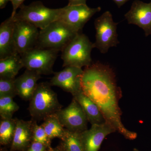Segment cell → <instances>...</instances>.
Here are the masks:
<instances>
[{
	"label": "cell",
	"mask_w": 151,
	"mask_h": 151,
	"mask_svg": "<svg viewBox=\"0 0 151 151\" xmlns=\"http://www.w3.org/2000/svg\"><path fill=\"white\" fill-rule=\"evenodd\" d=\"M50 82H41L29 100V112L33 121L44 120L56 114L63 106L59 103L56 93L52 89Z\"/></svg>",
	"instance_id": "obj_2"
},
{
	"label": "cell",
	"mask_w": 151,
	"mask_h": 151,
	"mask_svg": "<svg viewBox=\"0 0 151 151\" xmlns=\"http://www.w3.org/2000/svg\"><path fill=\"white\" fill-rule=\"evenodd\" d=\"M69 5H76L79 4H86V0H68Z\"/></svg>",
	"instance_id": "obj_27"
},
{
	"label": "cell",
	"mask_w": 151,
	"mask_h": 151,
	"mask_svg": "<svg viewBox=\"0 0 151 151\" xmlns=\"http://www.w3.org/2000/svg\"><path fill=\"white\" fill-rule=\"evenodd\" d=\"M84 111L91 125L100 124L106 122L103 113L96 103L83 92V90L73 95Z\"/></svg>",
	"instance_id": "obj_17"
},
{
	"label": "cell",
	"mask_w": 151,
	"mask_h": 151,
	"mask_svg": "<svg viewBox=\"0 0 151 151\" xmlns=\"http://www.w3.org/2000/svg\"><path fill=\"white\" fill-rule=\"evenodd\" d=\"M79 32L64 22L58 20L45 28L40 30L36 47L62 51Z\"/></svg>",
	"instance_id": "obj_3"
},
{
	"label": "cell",
	"mask_w": 151,
	"mask_h": 151,
	"mask_svg": "<svg viewBox=\"0 0 151 151\" xmlns=\"http://www.w3.org/2000/svg\"><path fill=\"white\" fill-rule=\"evenodd\" d=\"M25 0H11L13 6V11L11 16L14 17L17 13V10L23 4Z\"/></svg>",
	"instance_id": "obj_26"
},
{
	"label": "cell",
	"mask_w": 151,
	"mask_h": 151,
	"mask_svg": "<svg viewBox=\"0 0 151 151\" xmlns=\"http://www.w3.org/2000/svg\"><path fill=\"white\" fill-rule=\"evenodd\" d=\"M41 78L40 73L26 69L24 73L15 79L18 95L24 101H29L37 87V81Z\"/></svg>",
	"instance_id": "obj_16"
},
{
	"label": "cell",
	"mask_w": 151,
	"mask_h": 151,
	"mask_svg": "<svg viewBox=\"0 0 151 151\" xmlns=\"http://www.w3.org/2000/svg\"><path fill=\"white\" fill-rule=\"evenodd\" d=\"M1 151H6V150L5 149H1Z\"/></svg>",
	"instance_id": "obj_31"
},
{
	"label": "cell",
	"mask_w": 151,
	"mask_h": 151,
	"mask_svg": "<svg viewBox=\"0 0 151 151\" xmlns=\"http://www.w3.org/2000/svg\"><path fill=\"white\" fill-rule=\"evenodd\" d=\"M101 10L100 7L91 8L86 4H68L62 8L59 20L67 24L78 32H81L86 23Z\"/></svg>",
	"instance_id": "obj_9"
},
{
	"label": "cell",
	"mask_w": 151,
	"mask_h": 151,
	"mask_svg": "<svg viewBox=\"0 0 151 151\" xmlns=\"http://www.w3.org/2000/svg\"><path fill=\"white\" fill-rule=\"evenodd\" d=\"M59 145L63 151H85L81 133L72 132L65 129Z\"/></svg>",
	"instance_id": "obj_19"
},
{
	"label": "cell",
	"mask_w": 151,
	"mask_h": 151,
	"mask_svg": "<svg viewBox=\"0 0 151 151\" xmlns=\"http://www.w3.org/2000/svg\"><path fill=\"white\" fill-rule=\"evenodd\" d=\"M55 114L66 129L78 133L88 129L87 117L81 105L74 98L67 107L62 108Z\"/></svg>",
	"instance_id": "obj_8"
},
{
	"label": "cell",
	"mask_w": 151,
	"mask_h": 151,
	"mask_svg": "<svg viewBox=\"0 0 151 151\" xmlns=\"http://www.w3.org/2000/svg\"><path fill=\"white\" fill-rule=\"evenodd\" d=\"M133 151H139L137 149L135 148V149H134V150H133Z\"/></svg>",
	"instance_id": "obj_32"
},
{
	"label": "cell",
	"mask_w": 151,
	"mask_h": 151,
	"mask_svg": "<svg viewBox=\"0 0 151 151\" xmlns=\"http://www.w3.org/2000/svg\"><path fill=\"white\" fill-rule=\"evenodd\" d=\"M96 30L94 48H97L103 54L108 52L111 47H116L119 43L117 32L118 23L113 21V16L106 11L94 21Z\"/></svg>",
	"instance_id": "obj_6"
},
{
	"label": "cell",
	"mask_w": 151,
	"mask_h": 151,
	"mask_svg": "<svg viewBox=\"0 0 151 151\" xmlns=\"http://www.w3.org/2000/svg\"><path fill=\"white\" fill-rule=\"evenodd\" d=\"M50 148L42 143L32 142L29 147L24 151H48Z\"/></svg>",
	"instance_id": "obj_25"
},
{
	"label": "cell",
	"mask_w": 151,
	"mask_h": 151,
	"mask_svg": "<svg viewBox=\"0 0 151 151\" xmlns=\"http://www.w3.org/2000/svg\"><path fill=\"white\" fill-rule=\"evenodd\" d=\"M32 142H37L43 144L48 147H51V140L47 135L44 129L41 125H38L37 122L33 121L32 126Z\"/></svg>",
	"instance_id": "obj_24"
},
{
	"label": "cell",
	"mask_w": 151,
	"mask_h": 151,
	"mask_svg": "<svg viewBox=\"0 0 151 151\" xmlns=\"http://www.w3.org/2000/svg\"><path fill=\"white\" fill-rule=\"evenodd\" d=\"M16 126V119H1L0 144L7 145L12 143Z\"/></svg>",
	"instance_id": "obj_21"
},
{
	"label": "cell",
	"mask_w": 151,
	"mask_h": 151,
	"mask_svg": "<svg viewBox=\"0 0 151 151\" xmlns=\"http://www.w3.org/2000/svg\"><path fill=\"white\" fill-rule=\"evenodd\" d=\"M84 70L81 68L68 66L54 73L50 83L52 86L59 87L72 96L82 91L81 80Z\"/></svg>",
	"instance_id": "obj_10"
},
{
	"label": "cell",
	"mask_w": 151,
	"mask_h": 151,
	"mask_svg": "<svg viewBox=\"0 0 151 151\" xmlns=\"http://www.w3.org/2000/svg\"><path fill=\"white\" fill-rule=\"evenodd\" d=\"M116 132L112 126L106 122L92 125L89 129L81 133L85 151H98L105 137Z\"/></svg>",
	"instance_id": "obj_13"
},
{
	"label": "cell",
	"mask_w": 151,
	"mask_h": 151,
	"mask_svg": "<svg viewBox=\"0 0 151 151\" xmlns=\"http://www.w3.org/2000/svg\"><path fill=\"white\" fill-rule=\"evenodd\" d=\"M19 9L18 12L12 17L14 19L27 22L40 30L45 28L52 23L59 19L62 11V8L46 7L40 1L33 2L27 6L22 5Z\"/></svg>",
	"instance_id": "obj_5"
},
{
	"label": "cell",
	"mask_w": 151,
	"mask_h": 151,
	"mask_svg": "<svg viewBox=\"0 0 151 151\" xmlns=\"http://www.w3.org/2000/svg\"><path fill=\"white\" fill-rule=\"evenodd\" d=\"M24 67L21 56L17 53L0 60V77L15 78L19 71Z\"/></svg>",
	"instance_id": "obj_18"
},
{
	"label": "cell",
	"mask_w": 151,
	"mask_h": 151,
	"mask_svg": "<svg viewBox=\"0 0 151 151\" xmlns=\"http://www.w3.org/2000/svg\"><path fill=\"white\" fill-rule=\"evenodd\" d=\"M33 121L16 119V126L10 151H24L32 142Z\"/></svg>",
	"instance_id": "obj_15"
},
{
	"label": "cell",
	"mask_w": 151,
	"mask_h": 151,
	"mask_svg": "<svg viewBox=\"0 0 151 151\" xmlns=\"http://www.w3.org/2000/svg\"><path fill=\"white\" fill-rule=\"evenodd\" d=\"M81 85L83 92L100 108L106 123L126 139L137 138V133L127 129L122 122L119 105L122 93L112 68L100 62L85 67Z\"/></svg>",
	"instance_id": "obj_1"
},
{
	"label": "cell",
	"mask_w": 151,
	"mask_h": 151,
	"mask_svg": "<svg viewBox=\"0 0 151 151\" xmlns=\"http://www.w3.org/2000/svg\"><path fill=\"white\" fill-rule=\"evenodd\" d=\"M19 106L8 96L0 97V116L1 119H12L14 113L18 111Z\"/></svg>",
	"instance_id": "obj_22"
},
{
	"label": "cell",
	"mask_w": 151,
	"mask_h": 151,
	"mask_svg": "<svg viewBox=\"0 0 151 151\" xmlns=\"http://www.w3.org/2000/svg\"><path fill=\"white\" fill-rule=\"evenodd\" d=\"M14 22L11 16L0 26V60L18 53L14 37Z\"/></svg>",
	"instance_id": "obj_14"
},
{
	"label": "cell",
	"mask_w": 151,
	"mask_h": 151,
	"mask_svg": "<svg viewBox=\"0 0 151 151\" xmlns=\"http://www.w3.org/2000/svg\"><path fill=\"white\" fill-rule=\"evenodd\" d=\"M113 1L116 3V4L119 8H120L122 6L124 5L125 3L129 1L130 0H113Z\"/></svg>",
	"instance_id": "obj_28"
},
{
	"label": "cell",
	"mask_w": 151,
	"mask_h": 151,
	"mask_svg": "<svg viewBox=\"0 0 151 151\" xmlns=\"http://www.w3.org/2000/svg\"></svg>",
	"instance_id": "obj_33"
},
{
	"label": "cell",
	"mask_w": 151,
	"mask_h": 151,
	"mask_svg": "<svg viewBox=\"0 0 151 151\" xmlns=\"http://www.w3.org/2000/svg\"><path fill=\"white\" fill-rule=\"evenodd\" d=\"M58 52L35 47L20 55L26 69L35 71L41 75H50L54 73L53 66Z\"/></svg>",
	"instance_id": "obj_7"
},
{
	"label": "cell",
	"mask_w": 151,
	"mask_h": 151,
	"mask_svg": "<svg viewBox=\"0 0 151 151\" xmlns=\"http://www.w3.org/2000/svg\"><path fill=\"white\" fill-rule=\"evenodd\" d=\"M124 17L129 24L136 25L142 29L146 37L151 35V1L146 3L135 0Z\"/></svg>",
	"instance_id": "obj_12"
},
{
	"label": "cell",
	"mask_w": 151,
	"mask_h": 151,
	"mask_svg": "<svg viewBox=\"0 0 151 151\" xmlns=\"http://www.w3.org/2000/svg\"><path fill=\"white\" fill-rule=\"evenodd\" d=\"M41 124L49 138L51 140L54 138L61 139L65 129L57 116L56 114L51 115L45 118Z\"/></svg>",
	"instance_id": "obj_20"
},
{
	"label": "cell",
	"mask_w": 151,
	"mask_h": 151,
	"mask_svg": "<svg viewBox=\"0 0 151 151\" xmlns=\"http://www.w3.org/2000/svg\"><path fill=\"white\" fill-rule=\"evenodd\" d=\"M15 78L0 77V97L8 96L14 98L18 95Z\"/></svg>",
	"instance_id": "obj_23"
},
{
	"label": "cell",
	"mask_w": 151,
	"mask_h": 151,
	"mask_svg": "<svg viewBox=\"0 0 151 151\" xmlns=\"http://www.w3.org/2000/svg\"><path fill=\"white\" fill-rule=\"evenodd\" d=\"M9 1H11V0H0V9L4 8Z\"/></svg>",
	"instance_id": "obj_29"
},
{
	"label": "cell",
	"mask_w": 151,
	"mask_h": 151,
	"mask_svg": "<svg viewBox=\"0 0 151 151\" xmlns=\"http://www.w3.org/2000/svg\"><path fill=\"white\" fill-rule=\"evenodd\" d=\"M48 151H62V149L60 145L58 146L55 148H50L49 149Z\"/></svg>",
	"instance_id": "obj_30"
},
{
	"label": "cell",
	"mask_w": 151,
	"mask_h": 151,
	"mask_svg": "<svg viewBox=\"0 0 151 151\" xmlns=\"http://www.w3.org/2000/svg\"><path fill=\"white\" fill-rule=\"evenodd\" d=\"M94 48L87 36L80 32L61 51L63 67H87L92 64L91 52Z\"/></svg>",
	"instance_id": "obj_4"
},
{
	"label": "cell",
	"mask_w": 151,
	"mask_h": 151,
	"mask_svg": "<svg viewBox=\"0 0 151 151\" xmlns=\"http://www.w3.org/2000/svg\"><path fill=\"white\" fill-rule=\"evenodd\" d=\"M14 20V39L17 51L21 55L36 47L40 30L27 22Z\"/></svg>",
	"instance_id": "obj_11"
}]
</instances>
